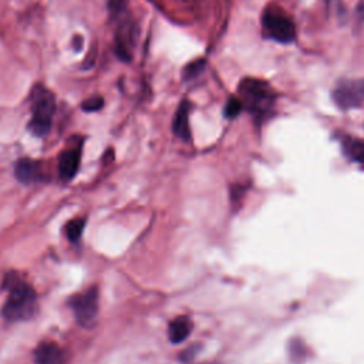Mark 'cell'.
Listing matches in <instances>:
<instances>
[{"instance_id":"1","label":"cell","mask_w":364,"mask_h":364,"mask_svg":"<svg viewBox=\"0 0 364 364\" xmlns=\"http://www.w3.org/2000/svg\"><path fill=\"white\" fill-rule=\"evenodd\" d=\"M3 289L7 290L6 303L1 307V316L7 321L30 320L37 313L36 290L16 272H9L3 280Z\"/></svg>"},{"instance_id":"2","label":"cell","mask_w":364,"mask_h":364,"mask_svg":"<svg viewBox=\"0 0 364 364\" xmlns=\"http://www.w3.org/2000/svg\"><path fill=\"white\" fill-rule=\"evenodd\" d=\"M237 94L243 109H246L257 124L264 122L274 112L277 94L270 82L262 78L243 77L239 81Z\"/></svg>"},{"instance_id":"3","label":"cell","mask_w":364,"mask_h":364,"mask_svg":"<svg viewBox=\"0 0 364 364\" xmlns=\"http://www.w3.org/2000/svg\"><path fill=\"white\" fill-rule=\"evenodd\" d=\"M109 18L114 24V54L122 63L132 61V51L138 37V27L132 18L127 0H108Z\"/></svg>"},{"instance_id":"4","label":"cell","mask_w":364,"mask_h":364,"mask_svg":"<svg viewBox=\"0 0 364 364\" xmlns=\"http://www.w3.org/2000/svg\"><path fill=\"white\" fill-rule=\"evenodd\" d=\"M57 109V100L54 92L43 82H36L30 91V112L27 128L33 136L44 138L50 134L54 114Z\"/></svg>"},{"instance_id":"5","label":"cell","mask_w":364,"mask_h":364,"mask_svg":"<svg viewBox=\"0 0 364 364\" xmlns=\"http://www.w3.org/2000/svg\"><path fill=\"white\" fill-rule=\"evenodd\" d=\"M262 28L266 38L280 43L290 44L296 40V26L290 16L277 6H269L262 14Z\"/></svg>"},{"instance_id":"6","label":"cell","mask_w":364,"mask_h":364,"mask_svg":"<svg viewBox=\"0 0 364 364\" xmlns=\"http://www.w3.org/2000/svg\"><path fill=\"white\" fill-rule=\"evenodd\" d=\"M331 97L334 104L343 109H353L364 104V78L340 80L333 91Z\"/></svg>"},{"instance_id":"7","label":"cell","mask_w":364,"mask_h":364,"mask_svg":"<svg viewBox=\"0 0 364 364\" xmlns=\"http://www.w3.org/2000/svg\"><path fill=\"white\" fill-rule=\"evenodd\" d=\"M68 306L71 307L80 326H91L98 313L97 287H90L84 293H77L71 296L68 300Z\"/></svg>"},{"instance_id":"8","label":"cell","mask_w":364,"mask_h":364,"mask_svg":"<svg viewBox=\"0 0 364 364\" xmlns=\"http://www.w3.org/2000/svg\"><path fill=\"white\" fill-rule=\"evenodd\" d=\"M81 152H82V139H80L74 146L64 149L58 158V175L63 181H71L78 169L81 162Z\"/></svg>"},{"instance_id":"9","label":"cell","mask_w":364,"mask_h":364,"mask_svg":"<svg viewBox=\"0 0 364 364\" xmlns=\"http://www.w3.org/2000/svg\"><path fill=\"white\" fill-rule=\"evenodd\" d=\"M14 175L20 182L26 185L46 181V173L43 171L41 162L31 158H20L14 164Z\"/></svg>"},{"instance_id":"10","label":"cell","mask_w":364,"mask_h":364,"mask_svg":"<svg viewBox=\"0 0 364 364\" xmlns=\"http://www.w3.org/2000/svg\"><path fill=\"white\" fill-rule=\"evenodd\" d=\"M36 364H65V351L54 341H43L34 350Z\"/></svg>"},{"instance_id":"11","label":"cell","mask_w":364,"mask_h":364,"mask_svg":"<svg viewBox=\"0 0 364 364\" xmlns=\"http://www.w3.org/2000/svg\"><path fill=\"white\" fill-rule=\"evenodd\" d=\"M189 112H191V102L188 100H183L179 107L176 108L173 122H172V131L173 134L185 141H191V125H189Z\"/></svg>"},{"instance_id":"12","label":"cell","mask_w":364,"mask_h":364,"mask_svg":"<svg viewBox=\"0 0 364 364\" xmlns=\"http://www.w3.org/2000/svg\"><path fill=\"white\" fill-rule=\"evenodd\" d=\"M192 328H193L192 320L186 316H179L169 323L168 337H169L171 343H173V344L183 343L189 337Z\"/></svg>"},{"instance_id":"13","label":"cell","mask_w":364,"mask_h":364,"mask_svg":"<svg viewBox=\"0 0 364 364\" xmlns=\"http://www.w3.org/2000/svg\"><path fill=\"white\" fill-rule=\"evenodd\" d=\"M341 148L347 158H350L351 161L360 165H364V141L363 139H357L346 135L341 139Z\"/></svg>"},{"instance_id":"14","label":"cell","mask_w":364,"mask_h":364,"mask_svg":"<svg viewBox=\"0 0 364 364\" xmlns=\"http://www.w3.org/2000/svg\"><path fill=\"white\" fill-rule=\"evenodd\" d=\"M206 68V60L205 58H196L188 63L182 70V78L185 81H191L198 78Z\"/></svg>"},{"instance_id":"15","label":"cell","mask_w":364,"mask_h":364,"mask_svg":"<svg viewBox=\"0 0 364 364\" xmlns=\"http://www.w3.org/2000/svg\"><path fill=\"white\" fill-rule=\"evenodd\" d=\"M84 228H85V219L77 218V219L70 220L65 225V236H67V239L71 243H77L81 239V236H82Z\"/></svg>"},{"instance_id":"16","label":"cell","mask_w":364,"mask_h":364,"mask_svg":"<svg viewBox=\"0 0 364 364\" xmlns=\"http://www.w3.org/2000/svg\"><path fill=\"white\" fill-rule=\"evenodd\" d=\"M242 111H243L242 101H240L237 97H230V98L228 100V102L225 104L223 115H225L228 119H233V118H236Z\"/></svg>"},{"instance_id":"17","label":"cell","mask_w":364,"mask_h":364,"mask_svg":"<svg viewBox=\"0 0 364 364\" xmlns=\"http://www.w3.org/2000/svg\"><path fill=\"white\" fill-rule=\"evenodd\" d=\"M104 107V97L100 94H95L81 102V109L84 112H98Z\"/></svg>"},{"instance_id":"18","label":"cell","mask_w":364,"mask_h":364,"mask_svg":"<svg viewBox=\"0 0 364 364\" xmlns=\"http://www.w3.org/2000/svg\"><path fill=\"white\" fill-rule=\"evenodd\" d=\"M198 350V346H192V347H189V348H186L182 354H181V360L182 361H188V360H191L192 357H193V354H195V351Z\"/></svg>"},{"instance_id":"19","label":"cell","mask_w":364,"mask_h":364,"mask_svg":"<svg viewBox=\"0 0 364 364\" xmlns=\"http://www.w3.org/2000/svg\"><path fill=\"white\" fill-rule=\"evenodd\" d=\"M73 47H74L75 51H80V50L82 48V36L75 34V36L73 37Z\"/></svg>"},{"instance_id":"20","label":"cell","mask_w":364,"mask_h":364,"mask_svg":"<svg viewBox=\"0 0 364 364\" xmlns=\"http://www.w3.org/2000/svg\"><path fill=\"white\" fill-rule=\"evenodd\" d=\"M357 14L360 16V21L364 20V1L357 7Z\"/></svg>"},{"instance_id":"21","label":"cell","mask_w":364,"mask_h":364,"mask_svg":"<svg viewBox=\"0 0 364 364\" xmlns=\"http://www.w3.org/2000/svg\"><path fill=\"white\" fill-rule=\"evenodd\" d=\"M327 1H331V0H327Z\"/></svg>"}]
</instances>
